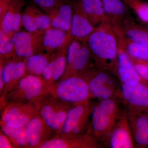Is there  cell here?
I'll use <instances>...</instances> for the list:
<instances>
[{
    "label": "cell",
    "mask_w": 148,
    "mask_h": 148,
    "mask_svg": "<svg viewBox=\"0 0 148 148\" xmlns=\"http://www.w3.org/2000/svg\"><path fill=\"white\" fill-rule=\"evenodd\" d=\"M45 31L15 32L12 36L16 56L20 58H27L37 53L45 51L43 45Z\"/></svg>",
    "instance_id": "30bf717a"
},
{
    "label": "cell",
    "mask_w": 148,
    "mask_h": 148,
    "mask_svg": "<svg viewBox=\"0 0 148 148\" xmlns=\"http://www.w3.org/2000/svg\"><path fill=\"white\" fill-rule=\"evenodd\" d=\"M51 58V53L47 52L37 53L24 58L26 74L40 76Z\"/></svg>",
    "instance_id": "484cf974"
},
{
    "label": "cell",
    "mask_w": 148,
    "mask_h": 148,
    "mask_svg": "<svg viewBox=\"0 0 148 148\" xmlns=\"http://www.w3.org/2000/svg\"><path fill=\"white\" fill-rule=\"evenodd\" d=\"M1 111V122L15 127H25L30 120L38 113L35 101L10 105Z\"/></svg>",
    "instance_id": "7c38bea8"
},
{
    "label": "cell",
    "mask_w": 148,
    "mask_h": 148,
    "mask_svg": "<svg viewBox=\"0 0 148 148\" xmlns=\"http://www.w3.org/2000/svg\"><path fill=\"white\" fill-rule=\"evenodd\" d=\"M118 44L116 74L121 84L131 85L143 82L135 71L132 61L126 51L125 36L120 26L112 24Z\"/></svg>",
    "instance_id": "ba28073f"
},
{
    "label": "cell",
    "mask_w": 148,
    "mask_h": 148,
    "mask_svg": "<svg viewBox=\"0 0 148 148\" xmlns=\"http://www.w3.org/2000/svg\"><path fill=\"white\" fill-rule=\"evenodd\" d=\"M106 146L110 148L135 147L125 108L122 109L119 116L109 135Z\"/></svg>",
    "instance_id": "5bb4252c"
},
{
    "label": "cell",
    "mask_w": 148,
    "mask_h": 148,
    "mask_svg": "<svg viewBox=\"0 0 148 148\" xmlns=\"http://www.w3.org/2000/svg\"><path fill=\"white\" fill-rule=\"evenodd\" d=\"M130 58L135 71L143 82L148 84V62L131 57Z\"/></svg>",
    "instance_id": "d6a6232c"
},
{
    "label": "cell",
    "mask_w": 148,
    "mask_h": 148,
    "mask_svg": "<svg viewBox=\"0 0 148 148\" xmlns=\"http://www.w3.org/2000/svg\"><path fill=\"white\" fill-rule=\"evenodd\" d=\"M33 6L34 5L27 6L22 12V26L28 32H35L38 30L34 19Z\"/></svg>",
    "instance_id": "1f68e13d"
},
{
    "label": "cell",
    "mask_w": 148,
    "mask_h": 148,
    "mask_svg": "<svg viewBox=\"0 0 148 148\" xmlns=\"http://www.w3.org/2000/svg\"><path fill=\"white\" fill-rule=\"evenodd\" d=\"M35 101L40 115L56 135L64 123L69 109L73 106L46 94Z\"/></svg>",
    "instance_id": "52a82bcc"
},
{
    "label": "cell",
    "mask_w": 148,
    "mask_h": 148,
    "mask_svg": "<svg viewBox=\"0 0 148 148\" xmlns=\"http://www.w3.org/2000/svg\"><path fill=\"white\" fill-rule=\"evenodd\" d=\"M44 94V84L41 76L26 74L5 96L1 111L10 105L35 101Z\"/></svg>",
    "instance_id": "5b68a950"
},
{
    "label": "cell",
    "mask_w": 148,
    "mask_h": 148,
    "mask_svg": "<svg viewBox=\"0 0 148 148\" xmlns=\"http://www.w3.org/2000/svg\"><path fill=\"white\" fill-rule=\"evenodd\" d=\"M90 99L98 101L121 98V83L114 74L94 66L86 72Z\"/></svg>",
    "instance_id": "277c9868"
},
{
    "label": "cell",
    "mask_w": 148,
    "mask_h": 148,
    "mask_svg": "<svg viewBox=\"0 0 148 148\" xmlns=\"http://www.w3.org/2000/svg\"><path fill=\"white\" fill-rule=\"evenodd\" d=\"M11 0H0V21L3 18Z\"/></svg>",
    "instance_id": "8d00e7d4"
},
{
    "label": "cell",
    "mask_w": 148,
    "mask_h": 148,
    "mask_svg": "<svg viewBox=\"0 0 148 148\" xmlns=\"http://www.w3.org/2000/svg\"><path fill=\"white\" fill-rule=\"evenodd\" d=\"M16 56L14 45L10 37L0 30V59L6 61Z\"/></svg>",
    "instance_id": "f1b7e54d"
},
{
    "label": "cell",
    "mask_w": 148,
    "mask_h": 148,
    "mask_svg": "<svg viewBox=\"0 0 148 148\" xmlns=\"http://www.w3.org/2000/svg\"><path fill=\"white\" fill-rule=\"evenodd\" d=\"M85 73L61 78L51 85L45 94L71 106L90 100Z\"/></svg>",
    "instance_id": "3957f363"
},
{
    "label": "cell",
    "mask_w": 148,
    "mask_h": 148,
    "mask_svg": "<svg viewBox=\"0 0 148 148\" xmlns=\"http://www.w3.org/2000/svg\"><path fill=\"white\" fill-rule=\"evenodd\" d=\"M96 68L116 76L118 44L110 21L97 27L85 41Z\"/></svg>",
    "instance_id": "6da1fadb"
},
{
    "label": "cell",
    "mask_w": 148,
    "mask_h": 148,
    "mask_svg": "<svg viewBox=\"0 0 148 148\" xmlns=\"http://www.w3.org/2000/svg\"><path fill=\"white\" fill-rule=\"evenodd\" d=\"M0 148H13L11 142L8 137L0 130Z\"/></svg>",
    "instance_id": "d590c367"
},
{
    "label": "cell",
    "mask_w": 148,
    "mask_h": 148,
    "mask_svg": "<svg viewBox=\"0 0 148 148\" xmlns=\"http://www.w3.org/2000/svg\"><path fill=\"white\" fill-rule=\"evenodd\" d=\"M127 112L135 147L148 148V113Z\"/></svg>",
    "instance_id": "ac0fdd59"
},
{
    "label": "cell",
    "mask_w": 148,
    "mask_h": 148,
    "mask_svg": "<svg viewBox=\"0 0 148 148\" xmlns=\"http://www.w3.org/2000/svg\"><path fill=\"white\" fill-rule=\"evenodd\" d=\"M28 148H39L44 142L56 136L38 113L25 126Z\"/></svg>",
    "instance_id": "e0dca14e"
},
{
    "label": "cell",
    "mask_w": 148,
    "mask_h": 148,
    "mask_svg": "<svg viewBox=\"0 0 148 148\" xmlns=\"http://www.w3.org/2000/svg\"><path fill=\"white\" fill-rule=\"evenodd\" d=\"M125 45L130 57L148 63V46L132 41L125 36Z\"/></svg>",
    "instance_id": "83f0119b"
},
{
    "label": "cell",
    "mask_w": 148,
    "mask_h": 148,
    "mask_svg": "<svg viewBox=\"0 0 148 148\" xmlns=\"http://www.w3.org/2000/svg\"><path fill=\"white\" fill-rule=\"evenodd\" d=\"M95 66L88 47L85 42H82V47L73 61L67 66L66 71L62 78L82 75Z\"/></svg>",
    "instance_id": "ffe728a7"
},
{
    "label": "cell",
    "mask_w": 148,
    "mask_h": 148,
    "mask_svg": "<svg viewBox=\"0 0 148 148\" xmlns=\"http://www.w3.org/2000/svg\"><path fill=\"white\" fill-rule=\"evenodd\" d=\"M80 2L84 12L94 26L111 21L105 12L101 0H80Z\"/></svg>",
    "instance_id": "cb8c5ba5"
},
{
    "label": "cell",
    "mask_w": 148,
    "mask_h": 148,
    "mask_svg": "<svg viewBox=\"0 0 148 148\" xmlns=\"http://www.w3.org/2000/svg\"><path fill=\"white\" fill-rule=\"evenodd\" d=\"M121 98L98 101L92 105L90 128L93 136L101 145H106L110 133L122 108Z\"/></svg>",
    "instance_id": "7a4b0ae2"
},
{
    "label": "cell",
    "mask_w": 148,
    "mask_h": 148,
    "mask_svg": "<svg viewBox=\"0 0 148 148\" xmlns=\"http://www.w3.org/2000/svg\"><path fill=\"white\" fill-rule=\"evenodd\" d=\"M73 1L64 0L50 15L51 27L68 33L70 31L73 19Z\"/></svg>",
    "instance_id": "44dd1931"
},
{
    "label": "cell",
    "mask_w": 148,
    "mask_h": 148,
    "mask_svg": "<svg viewBox=\"0 0 148 148\" xmlns=\"http://www.w3.org/2000/svg\"><path fill=\"white\" fill-rule=\"evenodd\" d=\"M128 7L132 9L140 21L148 24V3L141 0H123Z\"/></svg>",
    "instance_id": "f546056e"
},
{
    "label": "cell",
    "mask_w": 148,
    "mask_h": 148,
    "mask_svg": "<svg viewBox=\"0 0 148 148\" xmlns=\"http://www.w3.org/2000/svg\"><path fill=\"white\" fill-rule=\"evenodd\" d=\"M103 8L113 24L120 27L126 16L130 15L127 5L123 0H101Z\"/></svg>",
    "instance_id": "603a6c76"
},
{
    "label": "cell",
    "mask_w": 148,
    "mask_h": 148,
    "mask_svg": "<svg viewBox=\"0 0 148 148\" xmlns=\"http://www.w3.org/2000/svg\"><path fill=\"white\" fill-rule=\"evenodd\" d=\"M34 19L38 30L45 31L51 27L50 15L40 10L36 7L33 6Z\"/></svg>",
    "instance_id": "4dcf8cb0"
},
{
    "label": "cell",
    "mask_w": 148,
    "mask_h": 148,
    "mask_svg": "<svg viewBox=\"0 0 148 148\" xmlns=\"http://www.w3.org/2000/svg\"><path fill=\"white\" fill-rule=\"evenodd\" d=\"M73 2V13L71 26L70 31L67 33L64 41L68 44L73 39L85 42L95 28L84 12L80 0Z\"/></svg>",
    "instance_id": "4fadbf2b"
},
{
    "label": "cell",
    "mask_w": 148,
    "mask_h": 148,
    "mask_svg": "<svg viewBox=\"0 0 148 148\" xmlns=\"http://www.w3.org/2000/svg\"><path fill=\"white\" fill-rule=\"evenodd\" d=\"M92 110L89 100L71 106L56 137L67 138L86 132L90 126L88 120Z\"/></svg>",
    "instance_id": "8992f818"
},
{
    "label": "cell",
    "mask_w": 148,
    "mask_h": 148,
    "mask_svg": "<svg viewBox=\"0 0 148 148\" xmlns=\"http://www.w3.org/2000/svg\"><path fill=\"white\" fill-rule=\"evenodd\" d=\"M1 130L9 139L14 148H28L25 127L9 126L1 122Z\"/></svg>",
    "instance_id": "4316f807"
},
{
    "label": "cell",
    "mask_w": 148,
    "mask_h": 148,
    "mask_svg": "<svg viewBox=\"0 0 148 148\" xmlns=\"http://www.w3.org/2000/svg\"><path fill=\"white\" fill-rule=\"evenodd\" d=\"M26 75L23 58L16 56L6 61L0 59V106L8 93Z\"/></svg>",
    "instance_id": "9c48e42d"
},
{
    "label": "cell",
    "mask_w": 148,
    "mask_h": 148,
    "mask_svg": "<svg viewBox=\"0 0 148 148\" xmlns=\"http://www.w3.org/2000/svg\"><path fill=\"white\" fill-rule=\"evenodd\" d=\"M67 33L61 29L51 27L45 30L43 45L46 52L52 53L64 45Z\"/></svg>",
    "instance_id": "d4e9b609"
},
{
    "label": "cell",
    "mask_w": 148,
    "mask_h": 148,
    "mask_svg": "<svg viewBox=\"0 0 148 148\" xmlns=\"http://www.w3.org/2000/svg\"><path fill=\"white\" fill-rule=\"evenodd\" d=\"M24 4V0H11L3 18L0 21V30L10 38L14 33L20 31Z\"/></svg>",
    "instance_id": "d6986e66"
},
{
    "label": "cell",
    "mask_w": 148,
    "mask_h": 148,
    "mask_svg": "<svg viewBox=\"0 0 148 148\" xmlns=\"http://www.w3.org/2000/svg\"><path fill=\"white\" fill-rule=\"evenodd\" d=\"M40 10L50 15L64 0H33Z\"/></svg>",
    "instance_id": "836d02e7"
},
{
    "label": "cell",
    "mask_w": 148,
    "mask_h": 148,
    "mask_svg": "<svg viewBox=\"0 0 148 148\" xmlns=\"http://www.w3.org/2000/svg\"><path fill=\"white\" fill-rule=\"evenodd\" d=\"M83 42L79 40H72L68 47L67 52V66L70 65L77 55L82 45Z\"/></svg>",
    "instance_id": "e575fe53"
},
{
    "label": "cell",
    "mask_w": 148,
    "mask_h": 148,
    "mask_svg": "<svg viewBox=\"0 0 148 148\" xmlns=\"http://www.w3.org/2000/svg\"><path fill=\"white\" fill-rule=\"evenodd\" d=\"M145 27V28H146V29H147V31L148 32V25H147V27Z\"/></svg>",
    "instance_id": "74e56055"
},
{
    "label": "cell",
    "mask_w": 148,
    "mask_h": 148,
    "mask_svg": "<svg viewBox=\"0 0 148 148\" xmlns=\"http://www.w3.org/2000/svg\"><path fill=\"white\" fill-rule=\"evenodd\" d=\"M123 34L132 41L148 46V32L145 27L135 23L130 15L125 17L121 25Z\"/></svg>",
    "instance_id": "7402d4cb"
},
{
    "label": "cell",
    "mask_w": 148,
    "mask_h": 148,
    "mask_svg": "<svg viewBox=\"0 0 148 148\" xmlns=\"http://www.w3.org/2000/svg\"><path fill=\"white\" fill-rule=\"evenodd\" d=\"M92 135L90 127L86 132L72 137H54L42 143L39 148H101Z\"/></svg>",
    "instance_id": "2e32d148"
},
{
    "label": "cell",
    "mask_w": 148,
    "mask_h": 148,
    "mask_svg": "<svg viewBox=\"0 0 148 148\" xmlns=\"http://www.w3.org/2000/svg\"><path fill=\"white\" fill-rule=\"evenodd\" d=\"M69 45H64L60 49L51 53L50 61L42 73L44 94L51 85L61 79L67 67V52Z\"/></svg>",
    "instance_id": "9a60e30c"
},
{
    "label": "cell",
    "mask_w": 148,
    "mask_h": 148,
    "mask_svg": "<svg viewBox=\"0 0 148 148\" xmlns=\"http://www.w3.org/2000/svg\"><path fill=\"white\" fill-rule=\"evenodd\" d=\"M122 103L127 112L148 113V84L141 82L134 85L121 84Z\"/></svg>",
    "instance_id": "8fae6325"
}]
</instances>
